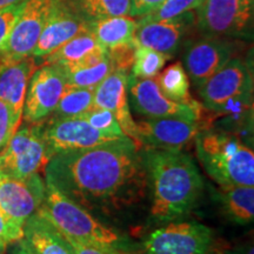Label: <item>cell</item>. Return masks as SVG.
Segmentation results:
<instances>
[{
  "mask_svg": "<svg viewBox=\"0 0 254 254\" xmlns=\"http://www.w3.org/2000/svg\"><path fill=\"white\" fill-rule=\"evenodd\" d=\"M45 180L95 218L118 220L150 194L142 148L127 136L55 154Z\"/></svg>",
  "mask_w": 254,
  "mask_h": 254,
  "instance_id": "obj_1",
  "label": "cell"
},
{
  "mask_svg": "<svg viewBox=\"0 0 254 254\" xmlns=\"http://www.w3.org/2000/svg\"><path fill=\"white\" fill-rule=\"evenodd\" d=\"M150 182L151 218L155 222L180 220L192 212L204 190L193 158L184 150L142 148Z\"/></svg>",
  "mask_w": 254,
  "mask_h": 254,
  "instance_id": "obj_2",
  "label": "cell"
},
{
  "mask_svg": "<svg viewBox=\"0 0 254 254\" xmlns=\"http://www.w3.org/2000/svg\"><path fill=\"white\" fill-rule=\"evenodd\" d=\"M38 211L65 237L98 247L109 254H139V249L123 236L64 195L45 180V195Z\"/></svg>",
  "mask_w": 254,
  "mask_h": 254,
  "instance_id": "obj_3",
  "label": "cell"
},
{
  "mask_svg": "<svg viewBox=\"0 0 254 254\" xmlns=\"http://www.w3.org/2000/svg\"><path fill=\"white\" fill-rule=\"evenodd\" d=\"M195 151L206 173L218 185L254 186V152L233 133L206 127L195 139Z\"/></svg>",
  "mask_w": 254,
  "mask_h": 254,
  "instance_id": "obj_4",
  "label": "cell"
},
{
  "mask_svg": "<svg viewBox=\"0 0 254 254\" xmlns=\"http://www.w3.org/2000/svg\"><path fill=\"white\" fill-rule=\"evenodd\" d=\"M254 0H202L195 8V24L205 37H252Z\"/></svg>",
  "mask_w": 254,
  "mask_h": 254,
  "instance_id": "obj_5",
  "label": "cell"
},
{
  "mask_svg": "<svg viewBox=\"0 0 254 254\" xmlns=\"http://www.w3.org/2000/svg\"><path fill=\"white\" fill-rule=\"evenodd\" d=\"M49 160L41 123L20 124L0 151V172L17 179H28L45 171Z\"/></svg>",
  "mask_w": 254,
  "mask_h": 254,
  "instance_id": "obj_6",
  "label": "cell"
},
{
  "mask_svg": "<svg viewBox=\"0 0 254 254\" xmlns=\"http://www.w3.org/2000/svg\"><path fill=\"white\" fill-rule=\"evenodd\" d=\"M214 234L198 221H172L151 232L142 241L139 254H211Z\"/></svg>",
  "mask_w": 254,
  "mask_h": 254,
  "instance_id": "obj_7",
  "label": "cell"
},
{
  "mask_svg": "<svg viewBox=\"0 0 254 254\" xmlns=\"http://www.w3.org/2000/svg\"><path fill=\"white\" fill-rule=\"evenodd\" d=\"M198 90L204 109L217 116L230 105L253 98L252 69L241 59L232 58Z\"/></svg>",
  "mask_w": 254,
  "mask_h": 254,
  "instance_id": "obj_8",
  "label": "cell"
},
{
  "mask_svg": "<svg viewBox=\"0 0 254 254\" xmlns=\"http://www.w3.org/2000/svg\"><path fill=\"white\" fill-rule=\"evenodd\" d=\"M53 0H24L23 7L0 52V68L32 57Z\"/></svg>",
  "mask_w": 254,
  "mask_h": 254,
  "instance_id": "obj_9",
  "label": "cell"
},
{
  "mask_svg": "<svg viewBox=\"0 0 254 254\" xmlns=\"http://www.w3.org/2000/svg\"><path fill=\"white\" fill-rule=\"evenodd\" d=\"M129 107L147 119L178 118L201 122L205 109H195L165 97L155 79H142L128 75L127 80Z\"/></svg>",
  "mask_w": 254,
  "mask_h": 254,
  "instance_id": "obj_10",
  "label": "cell"
},
{
  "mask_svg": "<svg viewBox=\"0 0 254 254\" xmlns=\"http://www.w3.org/2000/svg\"><path fill=\"white\" fill-rule=\"evenodd\" d=\"M65 88L66 79L60 65H43L36 69L28 81L23 110L24 122L39 124L49 118Z\"/></svg>",
  "mask_w": 254,
  "mask_h": 254,
  "instance_id": "obj_11",
  "label": "cell"
},
{
  "mask_svg": "<svg viewBox=\"0 0 254 254\" xmlns=\"http://www.w3.org/2000/svg\"><path fill=\"white\" fill-rule=\"evenodd\" d=\"M41 134L50 159L63 152L84 150L118 140L97 131L81 117L65 119L50 118L44 125L41 123Z\"/></svg>",
  "mask_w": 254,
  "mask_h": 254,
  "instance_id": "obj_12",
  "label": "cell"
},
{
  "mask_svg": "<svg viewBox=\"0 0 254 254\" xmlns=\"http://www.w3.org/2000/svg\"><path fill=\"white\" fill-rule=\"evenodd\" d=\"M45 195V182L40 174L17 179L0 172V211L8 221L24 228L25 222L40 207Z\"/></svg>",
  "mask_w": 254,
  "mask_h": 254,
  "instance_id": "obj_13",
  "label": "cell"
},
{
  "mask_svg": "<svg viewBox=\"0 0 254 254\" xmlns=\"http://www.w3.org/2000/svg\"><path fill=\"white\" fill-rule=\"evenodd\" d=\"M90 31V21L75 8L71 0H53L52 7L32 57L45 58L78 34Z\"/></svg>",
  "mask_w": 254,
  "mask_h": 254,
  "instance_id": "obj_14",
  "label": "cell"
},
{
  "mask_svg": "<svg viewBox=\"0 0 254 254\" xmlns=\"http://www.w3.org/2000/svg\"><path fill=\"white\" fill-rule=\"evenodd\" d=\"M234 50L233 44L226 39L205 37L189 44L183 66L194 86L199 88L230 62Z\"/></svg>",
  "mask_w": 254,
  "mask_h": 254,
  "instance_id": "obj_15",
  "label": "cell"
},
{
  "mask_svg": "<svg viewBox=\"0 0 254 254\" xmlns=\"http://www.w3.org/2000/svg\"><path fill=\"white\" fill-rule=\"evenodd\" d=\"M135 124L142 148L161 150H183L204 128L201 122L178 118H146Z\"/></svg>",
  "mask_w": 254,
  "mask_h": 254,
  "instance_id": "obj_16",
  "label": "cell"
},
{
  "mask_svg": "<svg viewBox=\"0 0 254 254\" xmlns=\"http://www.w3.org/2000/svg\"><path fill=\"white\" fill-rule=\"evenodd\" d=\"M136 24L135 45L148 47L172 58L195 24V15L190 11L166 20L136 21Z\"/></svg>",
  "mask_w": 254,
  "mask_h": 254,
  "instance_id": "obj_17",
  "label": "cell"
},
{
  "mask_svg": "<svg viewBox=\"0 0 254 254\" xmlns=\"http://www.w3.org/2000/svg\"><path fill=\"white\" fill-rule=\"evenodd\" d=\"M128 72L113 71L93 90L94 107L110 111L122 127L124 134L136 146L142 148L139 141L136 124L133 119L127 92Z\"/></svg>",
  "mask_w": 254,
  "mask_h": 254,
  "instance_id": "obj_18",
  "label": "cell"
},
{
  "mask_svg": "<svg viewBox=\"0 0 254 254\" xmlns=\"http://www.w3.org/2000/svg\"><path fill=\"white\" fill-rule=\"evenodd\" d=\"M36 71V59L27 57L13 65L0 68V100L23 122V110L28 81Z\"/></svg>",
  "mask_w": 254,
  "mask_h": 254,
  "instance_id": "obj_19",
  "label": "cell"
},
{
  "mask_svg": "<svg viewBox=\"0 0 254 254\" xmlns=\"http://www.w3.org/2000/svg\"><path fill=\"white\" fill-rule=\"evenodd\" d=\"M23 238L34 254H74L67 238L39 211L25 222Z\"/></svg>",
  "mask_w": 254,
  "mask_h": 254,
  "instance_id": "obj_20",
  "label": "cell"
},
{
  "mask_svg": "<svg viewBox=\"0 0 254 254\" xmlns=\"http://www.w3.org/2000/svg\"><path fill=\"white\" fill-rule=\"evenodd\" d=\"M215 194L227 220L237 225L253 222L254 186L219 185Z\"/></svg>",
  "mask_w": 254,
  "mask_h": 254,
  "instance_id": "obj_21",
  "label": "cell"
},
{
  "mask_svg": "<svg viewBox=\"0 0 254 254\" xmlns=\"http://www.w3.org/2000/svg\"><path fill=\"white\" fill-rule=\"evenodd\" d=\"M136 20L131 15L90 21V32L107 51L134 43Z\"/></svg>",
  "mask_w": 254,
  "mask_h": 254,
  "instance_id": "obj_22",
  "label": "cell"
},
{
  "mask_svg": "<svg viewBox=\"0 0 254 254\" xmlns=\"http://www.w3.org/2000/svg\"><path fill=\"white\" fill-rule=\"evenodd\" d=\"M158 86L168 99L180 104H186L195 109H204L202 104L193 99L190 93V78L182 63L167 66L155 77Z\"/></svg>",
  "mask_w": 254,
  "mask_h": 254,
  "instance_id": "obj_23",
  "label": "cell"
},
{
  "mask_svg": "<svg viewBox=\"0 0 254 254\" xmlns=\"http://www.w3.org/2000/svg\"><path fill=\"white\" fill-rule=\"evenodd\" d=\"M60 66L65 74L66 86L90 88V90H94L111 72H113V65L109 53L103 60L93 65L66 64Z\"/></svg>",
  "mask_w": 254,
  "mask_h": 254,
  "instance_id": "obj_24",
  "label": "cell"
},
{
  "mask_svg": "<svg viewBox=\"0 0 254 254\" xmlns=\"http://www.w3.org/2000/svg\"><path fill=\"white\" fill-rule=\"evenodd\" d=\"M99 50H104V47L98 43L93 34L90 31L84 32L72 38L71 40L66 41L55 52L43 58V65H52V64L65 65V64L75 63Z\"/></svg>",
  "mask_w": 254,
  "mask_h": 254,
  "instance_id": "obj_25",
  "label": "cell"
},
{
  "mask_svg": "<svg viewBox=\"0 0 254 254\" xmlns=\"http://www.w3.org/2000/svg\"><path fill=\"white\" fill-rule=\"evenodd\" d=\"M94 107L93 90L66 86L51 119H65L81 117Z\"/></svg>",
  "mask_w": 254,
  "mask_h": 254,
  "instance_id": "obj_26",
  "label": "cell"
},
{
  "mask_svg": "<svg viewBox=\"0 0 254 254\" xmlns=\"http://www.w3.org/2000/svg\"><path fill=\"white\" fill-rule=\"evenodd\" d=\"M88 21L122 17L131 13V0H71Z\"/></svg>",
  "mask_w": 254,
  "mask_h": 254,
  "instance_id": "obj_27",
  "label": "cell"
},
{
  "mask_svg": "<svg viewBox=\"0 0 254 254\" xmlns=\"http://www.w3.org/2000/svg\"><path fill=\"white\" fill-rule=\"evenodd\" d=\"M170 57L148 47L135 46L131 75L135 78L154 79L164 68Z\"/></svg>",
  "mask_w": 254,
  "mask_h": 254,
  "instance_id": "obj_28",
  "label": "cell"
},
{
  "mask_svg": "<svg viewBox=\"0 0 254 254\" xmlns=\"http://www.w3.org/2000/svg\"><path fill=\"white\" fill-rule=\"evenodd\" d=\"M201 1L202 0H164L154 11L138 18L139 20L136 21H158L176 18L195 9Z\"/></svg>",
  "mask_w": 254,
  "mask_h": 254,
  "instance_id": "obj_29",
  "label": "cell"
},
{
  "mask_svg": "<svg viewBox=\"0 0 254 254\" xmlns=\"http://www.w3.org/2000/svg\"><path fill=\"white\" fill-rule=\"evenodd\" d=\"M81 118L86 120L92 127H94L97 131L104 133V134L113 136L116 139H123L126 136L117 119L110 111L93 107L88 112L82 114Z\"/></svg>",
  "mask_w": 254,
  "mask_h": 254,
  "instance_id": "obj_30",
  "label": "cell"
},
{
  "mask_svg": "<svg viewBox=\"0 0 254 254\" xmlns=\"http://www.w3.org/2000/svg\"><path fill=\"white\" fill-rule=\"evenodd\" d=\"M21 123L15 118L7 105L0 100V151L7 145Z\"/></svg>",
  "mask_w": 254,
  "mask_h": 254,
  "instance_id": "obj_31",
  "label": "cell"
},
{
  "mask_svg": "<svg viewBox=\"0 0 254 254\" xmlns=\"http://www.w3.org/2000/svg\"><path fill=\"white\" fill-rule=\"evenodd\" d=\"M23 1L13 6H9L7 8L0 9V52H1L2 47H4L9 33H11L12 27H13L15 20L20 13Z\"/></svg>",
  "mask_w": 254,
  "mask_h": 254,
  "instance_id": "obj_32",
  "label": "cell"
},
{
  "mask_svg": "<svg viewBox=\"0 0 254 254\" xmlns=\"http://www.w3.org/2000/svg\"><path fill=\"white\" fill-rule=\"evenodd\" d=\"M23 237L24 228L15 226L11 221H8L4 213L0 211V241L9 245V244L23 239Z\"/></svg>",
  "mask_w": 254,
  "mask_h": 254,
  "instance_id": "obj_33",
  "label": "cell"
},
{
  "mask_svg": "<svg viewBox=\"0 0 254 254\" xmlns=\"http://www.w3.org/2000/svg\"><path fill=\"white\" fill-rule=\"evenodd\" d=\"M164 0H131V13L133 18H140L142 15L154 11Z\"/></svg>",
  "mask_w": 254,
  "mask_h": 254,
  "instance_id": "obj_34",
  "label": "cell"
},
{
  "mask_svg": "<svg viewBox=\"0 0 254 254\" xmlns=\"http://www.w3.org/2000/svg\"><path fill=\"white\" fill-rule=\"evenodd\" d=\"M67 240L71 244L72 249L74 251V254H109L107 252H105V251L98 249V247L87 245V244L80 243V241L71 239V238H67Z\"/></svg>",
  "mask_w": 254,
  "mask_h": 254,
  "instance_id": "obj_35",
  "label": "cell"
},
{
  "mask_svg": "<svg viewBox=\"0 0 254 254\" xmlns=\"http://www.w3.org/2000/svg\"><path fill=\"white\" fill-rule=\"evenodd\" d=\"M9 250L8 254H34L33 251L30 249V246L27 245L26 241L23 239L15 241V243L9 244Z\"/></svg>",
  "mask_w": 254,
  "mask_h": 254,
  "instance_id": "obj_36",
  "label": "cell"
},
{
  "mask_svg": "<svg viewBox=\"0 0 254 254\" xmlns=\"http://www.w3.org/2000/svg\"><path fill=\"white\" fill-rule=\"evenodd\" d=\"M228 254H254V249L252 243H246L244 245L234 247L233 250L230 251Z\"/></svg>",
  "mask_w": 254,
  "mask_h": 254,
  "instance_id": "obj_37",
  "label": "cell"
},
{
  "mask_svg": "<svg viewBox=\"0 0 254 254\" xmlns=\"http://www.w3.org/2000/svg\"><path fill=\"white\" fill-rule=\"evenodd\" d=\"M20 1H23V0H0V9L7 8L9 6H13Z\"/></svg>",
  "mask_w": 254,
  "mask_h": 254,
  "instance_id": "obj_38",
  "label": "cell"
},
{
  "mask_svg": "<svg viewBox=\"0 0 254 254\" xmlns=\"http://www.w3.org/2000/svg\"><path fill=\"white\" fill-rule=\"evenodd\" d=\"M8 245L7 244L2 243V241H0V254H5L6 253V250H7Z\"/></svg>",
  "mask_w": 254,
  "mask_h": 254,
  "instance_id": "obj_39",
  "label": "cell"
},
{
  "mask_svg": "<svg viewBox=\"0 0 254 254\" xmlns=\"http://www.w3.org/2000/svg\"><path fill=\"white\" fill-rule=\"evenodd\" d=\"M211 254H219V253H215V251H214V252H212Z\"/></svg>",
  "mask_w": 254,
  "mask_h": 254,
  "instance_id": "obj_40",
  "label": "cell"
}]
</instances>
